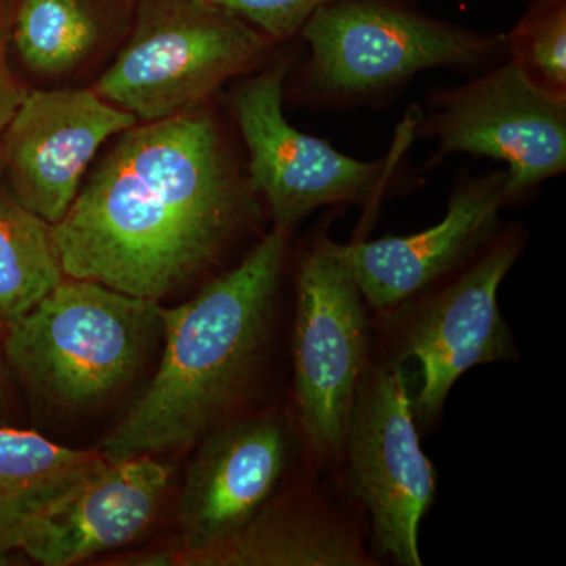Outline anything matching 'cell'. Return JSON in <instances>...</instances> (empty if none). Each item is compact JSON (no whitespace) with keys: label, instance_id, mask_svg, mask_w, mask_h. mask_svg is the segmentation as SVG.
Wrapping results in <instances>:
<instances>
[{"label":"cell","instance_id":"20","mask_svg":"<svg viewBox=\"0 0 566 566\" xmlns=\"http://www.w3.org/2000/svg\"><path fill=\"white\" fill-rule=\"evenodd\" d=\"M240 18L271 43L282 44L301 35L316 11L337 0H208Z\"/></svg>","mask_w":566,"mask_h":566},{"label":"cell","instance_id":"3","mask_svg":"<svg viewBox=\"0 0 566 566\" xmlns=\"http://www.w3.org/2000/svg\"><path fill=\"white\" fill-rule=\"evenodd\" d=\"M300 36L308 57L285 99L315 109L374 103L423 71L476 74L506 59L505 33L474 31L403 0H337Z\"/></svg>","mask_w":566,"mask_h":566},{"label":"cell","instance_id":"13","mask_svg":"<svg viewBox=\"0 0 566 566\" xmlns=\"http://www.w3.org/2000/svg\"><path fill=\"white\" fill-rule=\"evenodd\" d=\"M505 169L463 172L450 192L444 218L408 237L342 244L368 308L390 312L460 270L501 230L510 207Z\"/></svg>","mask_w":566,"mask_h":566},{"label":"cell","instance_id":"8","mask_svg":"<svg viewBox=\"0 0 566 566\" xmlns=\"http://www.w3.org/2000/svg\"><path fill=\"white\" fill-rule=\"evenodd\" d=\"M412 132L438 142L424 169L453 155L504 163L510 205L566 170V103L536 92L509 59L430 91Z\"/></svg>","mask_w":566,"mask_h":566},{"label":"cell","instance_id":"9","mask_svg":"<svg viewBox=\"0 0 566 566\" xmlns=\"http://www.w3.org/2000/svg\"><path fill=\"white\" fill-rule=\"evenodd\" d=\"M524 248L523 227H501L460 270L394 308L406 318L398 363L411 359L419 371V386L411 395L417 423L430 424L441 416L450 390L465 371L516 356L499 307V289Z\"/></svg>","mask_w":566,"mask_h":566},{"label":"cell","instance_id":"6","mask_svg":"<svg viewBox=\"0 0 566 566\" xmlns=\"http://www.w3.org/2000/svg\"><path fill=\"white\" fill-rule=\"evenodd\" d=\"M274 44L208 0H144L93 91L144 123L207 104L266 65Z\"/></svg>","mask_w":566,"mask_h":566},{"label":"cell","instance_id":"7","mask_svg":"<svg viewBox=\"0 0 566 566\" xmlns=\"http://www.w3.org/2000/svg\"><path fill=\"white\" fill-rule=\"evenodd\" d=\"M294 424L316 464L344 455L368 363V305L344 249L318 233L294 275Z\"/></svg>","mask_w":566,"mask_h":566},{"label":"cell","instance_id":"17","mask_svg":"<svg viewBox=\"0 0 566 566\" xmlns=\"http://www.w3.org/2000/svg\"><path fill=\"white\" fill-rule=\"evenodd\" d=\"M107 458L54 444L35 431L0 428V560L14 553L21 527Z\"/></svg>","mask_w":566,"mask_h":566},{"label":"cell","instance_id":"12","mask_svg":"<svg viewBox=\"0 0 566 566\" xmlns=\"http://www.w3.org/2000/svg\"><path fill=\"white\" fill-rule=\"evenodd\" d=\"M296 424L282 412L233 417L200 439L178 502V545L186 554L218 545L266 506L289 471Z\"/></svg>","mask_w":566,"mask_h":566},{"label":"cell","instance_id":"19","mask_svg":"<svg viewBox=\"0 0 566 566\" xmlns=\"http://www.w3.org/2000/svg\"><path fill=\"white\" fill-rule=\"evenodd\" d=\"M506 59L535 88L566 103V0H531L505 33Z\"/></svg>","mask_w":566,"mask_h":566},{"label":"cell","instance_id":"1","mask_svg":"<svg viewBox=\"0 0 566 566\" xmlns=\"http://www.w3.org/2000/svg\"><path fill=\"white\" fill-rule=\"evenodd\" d=\"M256 199L205 104L134 125L52 226L63 275L159 301L221 262Z\"/></svg>","mask_w":566,"mask_h":566},{"label":"cell","instance_id":"4","mask_svg":"<svg viewBox=\"0 0 566 566\" xmlns=\"http://www.w3.org/2000/svg\"><path fill=\"white\" fill-rule=\"evenodd\" d=\"M163 327L158 301L65 277L29 314L7 324L3 353L32 397L80 411L133 381Z\"/></svg>","mask_w":566,"mask_h":566},{"label":"cell","instance_id":"10","mask_svg":"<svg viewBox=\"0 0 566 566\" xmlns=\"http://www.w3.org/2000/svg\"><path fill=\"white\" fill-rule=\"evenodd\" d=\"M344 453L379 553L400 566L422 565L419 534L436 499V472L420 444L400 363H368L349 416Z\"/></svg>","mask_w":566,"mask_h":566},{"label":"cell","instance_id":"16","mask_svg":"<svg viewBox=\"0 0 566 566\" xmlns=\"http://www.w3.org/2000/svg\"><path fill=\"white\" fill-rule=\"evenodd\" d=\"M128 17L129 0H18L11 44L33 80L73 87L120 51Z\"/></svg>","mask_w":566,"mask_h":566},{"label":"cell","instance_id":"15","mask_svg":"<svg viewBox=\"0 0 566 566\" xmlns=\"http://www.w3.org/2000/svg\"><path fill=\"white\" fill-rule=\"evenodd\" d=\"M126 565L164 566H371L359 526L322 488L275 493L241 531L196 553L140 554Z\"/></svg>","mask_w":566,"mask_h":566},{"label":"cell","instance_id":"18","mask_svg":"<svg viewBox=\"0 0 566 566\" xmlns=\"http://www.w3.org/2000/svg\"><path fill=\"white\" fill-rule=\"evenodd\" d=\"M63 279L51 223L18 202L0 178V322L29 314Z\"/></svg>","mask_w":566,"mask_h":566},{"label":"cell","instance_id":"21","mask_svg":"<svg viewBox=\"0 0 566 566\" xmlns=\"http://www.w3.org/2000/svg\"><path fill=\"white\" fill-rule=\"evenodd\" d=\"M2 7L3 0H0V133L7 128L29 95V88L18 80L10 66L2 36Z\"/></svg>","mask_w":566,"mask_h":566},{"label":"cell","instance_id":"22","mask_svg":"<svg viewBox=\"0 0 566 566\" xmlns=\"http://www.w3.org/2000/svg\"><path fill=\"white\" fill-rule=\"evenodd\" d=\"M6 324L0 322V412L9 405L10 376L7 365L6 353H3V337H6Z\"/></svg>","mask_w":566,"mask_h":566},{"label":"cell","instance_id":"2","mask_svg":"<svg viewBox=\"0 0 566 566\" xmlns=\"http://www.w3.org/2000/svg\"><path fill=\"white\" fill-rule=\"evenodd\" d=\"M292 233L273 227L188 303L163 308L161 360L98 446L107 460L192 444L237 417L266 353Z\"/></svg>","mask_w":566,"mask_h":566},{"label":"cell","instance_id":"14","mask_svg":"<svg viewBox=\"0 0 566 566\" xmlns=\"http://www.w3.org/2000/svg\"><path fill=\"white\" fill-rule=\"evenodd\" d=\"M169 482L151 455L106 460L21 527L14 553L70 566L129 545L150 527Z\"/></svg>","mask_w":566,"mask_h":566},{"label":"cell","instance_id":"11","mask_svg":"<svg viewBox=\"0 0 566 566\" xmlns=\"http://www.w3.org/2000/svg\"><path fill=\"white\" fill-rule=\"evenodd\" d=\"M134 125L132 112L93 88L29 91L0 133V178L18 202L55 226L69 212L103 145Z\"/></svg>","mask_w":566,"mask_h":566},{"label":"cell","instance_id":"5","mask_svg":"<svg viewBox=\"0 0 566 566\" xmlns=\"http://www.w3.org/2000/svg\"><path fill=\"white\" fill-rule=\"evenodd\" d=\"M293 55H281L241 77L230 93V114L248 150V181L268 205L273 227L290 230L324 207L356 205L374 210L412 191L419 178L406 156L415 142L411 115L385 159L360 161L286 120L285 84Z\"/></svg>","mask_w":566,"mask_h":566}]
</instances>
